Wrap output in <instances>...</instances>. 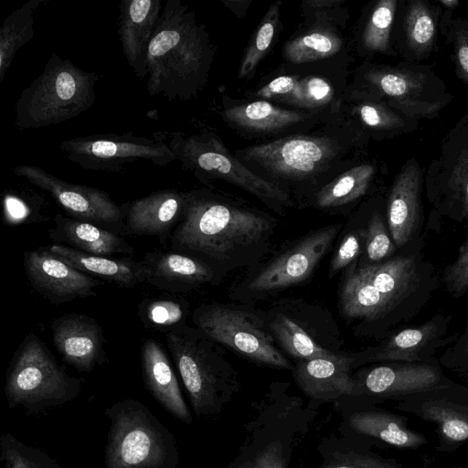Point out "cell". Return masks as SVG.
Here are the masks:
<instances>
[{"label":"cell","mask_w":468,"mask_h":468,"mask_svg":"<svg viewBox=\"0 0 468 468\" xmlns=\"http://www.w3.org/2000/svg\"><path fill=\"white\" fill-rule=\"evenodd\" d=\"M424 245L421 234L392 258L351 270L340 294L342 313L389 335L410 321L440 284L433 264L423 253Z\"/></svg>","instance_id":"6da1fadb"},{"label":"cell","mask_w":468,"mask_h":468,"mask_svg":"<svg viewBox=\"0 0 468 468\" xmlns=\"http://www.w3.org/2000/svg\"><path fill=\"white\" fill-rule=\"evenodd\" d=\"M210 50L205 30L180 0H166L147 49V90L172 101L203 85Z\"/></svg>","instance_id":"7a4b0ae2"},{"label":"cell","mask_w":468,"mask_h":468,"mask_svg":"<svg viewBox=\"0 0 468 468\" xmlns=\"http://www.w3.org/2000/svg\"><path fill=\"white\" fill-rule=\"evenodd\" d=\"M185 199L183 218L170 237L171 250L207 262L227 261L271 233V222L253 211L221 203L201 191L185 192Z\"/></svg>","instance_id":"3957f363"},{"label":"cell","mask_w":468,"mask_h":468,"mask_svg":"<svg viewBox=\"0 0 468 468\" xmlns=\"http://www.w3.org/2000/svg\"><path fill=\"white\" fill-rule=\"evenodd\" d=\"M99 76L53 51L41 74L25 88L15 105L19 130L60 123L89 110L96 100Z\"/></svg>","instance_id":"277c9868"},{"label":"cell","mask_w":468,"mask_h":468,"mask_svg":"<svg viewBox=\"0 0 468 468\" xmlns=\"http://www.w3.org/2000/svg\"><path fill=\"white\" fill-rule=\"evenodd\" d=\"M105 413L111 421L105 468H177L174 435L142 402L127 399Z\"/></svg>","instance_id":"5b68a950"},{"label":"cell","mask_w":468,"mask_h":468,"mask_svg":"<svg viewBox=\"0 0 468 468\" xmlns=\"http://www.w3.org/2000/svg\"><path fill=\"white\" fill-rule=\"evenodd\" d=\"M82 379L69 376L35 334L26 335L6 372L8 408L18 405L37 413L65 404L80 392Z\"/></svg>","instance_id":"8992f818"},{"label":"cell","mask_w":468,"mask_h":468,"mask_svg":"<svg viewBox=\"0 0 468 468\" xmlns=\"http://www.w3.org/2000/svg\"><path fill=\"white\" fill-rule=\"evenodd\" d=\"M363 81L361 94L419 121L437 118L453 99L443 80L424 64L369 65Z\"/></svg>","instance_id":"52a82bcc"},{"label":"cell","mask_w":468,"mask_h":468,"mask_svg":"<svg viewBox=\"0 0 468 468\" xmlns=\"http://www.w3.org/2000/svg\"><path fill=\"white\" fill-rule=\"evenodd\" d=\"M165 338L196 414L216 413L227 390V377H231L216 343L186 324L165 333Z\"/></svg>","instance_id":"ba28073f"},{"label":"cell","mask_w":468,"mask_h":468,"mask_svg":"<svg viewBox=\"0 0 468 468\" xmlns=\"http://www.w3.org/2000/svg\"><path fill=\"white\" fill-rule=\"evenodd\" d=\"M431 207L426 230L440 231L441 218L468 220V112L451 128L424 174Z\"/></svg>","instance_id":"9c48e42d"},{"label":"cell","mask_w":468,"mask_h":468,"mask_svg":"<svg viewBox=\"0 0 468 468\" xmlns=\"http://www.w3.org/2000/svg\"><path fill=\"white\" fill-rule=\"evenodd\" d=\"M176 161L198 178L218 177L235 184L263 201L289 205L290 198L278 186L247 169L209 133L171 134L168 143Z\"/></svg>","instance_id":"30bf717a"},{"label":"cell","mask_w":468,"mask_h":468,"mask_svg":"<svg viewBox=\"0 0 468 468\" xmlns=\"http://www.w3.org/2000/svg\"><path fill=\"white\" fill-rule=\"evenodd\" d=\"M59 151L83 169L120 172L128 164L148 162L165 166L176 157L168 144L160 138L103 133L69 138L58 145Z\"/></svg>","instance_id":"8fae6325"},{"label":"cell","mask_w":468,"mask_h":468,"mask_svg":"<svg viewBox=\"0 0 468 468\" xmlns=\"http://www.w3.org/2000/svg\"><path fill=\"white\" fill-rule=\"evenodd\" d=\"M193 322L202 334L260 364L290 368L291 364L273 339L250 314L230 307L211 304L197 308Z\"/></svg>","instance_id":"7c38bea8"},{"label":"cell","mask_w":468,"mask_h":468,"mask_svg":"<svg viewBox=\"0 0 468 468\" xmlns=\"http://www.w3.org/2000/svg\"><path fill=\"white\" fill-rule=\"evenodd\" d=\"M13 172L49 193L70 218L99 225L111 231L125 227L122 219L126 206H118L101 189L64 181L31 165H17Z\"/></svg>","instance_id":"4fadbf2b"},{"label":"cell","mask_w":468,"mask_h":468,"mask_svg":"<svg viewBox=\"0 0 468 468\" xmlns=\"http://www.w3.org/2000/svg\"><path fill=\"white\" fill-rule=\"evenodd\" d=\"M339 152L328 137L290 136L247 148L244 158L284 178H303L324 168Z\"/></svg>","instance_id":"5bb4252c"},{"label":"cell","mask_w":468,"mask_h":468,"mask_svg":"<svg viewBox=\"0 0 468 468\" xmlns=\"http://www.w3.org/2000/svg\"><path fill=\"white\" fill-rule=\"evenodd\" d=\"M24 266L30 285L55 304L94 296L95 289L103 284L63 261L48 249L27 251Z\"/></svg>","instance_id":"9a60e30c"},{"label":"cell","mask_w":468,"mask_h":468,"mask_svg":"<svg viewBox=\"0 0 468 468\" xmlns=\"http://www.w3.org/2000/svg\"><path fill=\"white\" fill-rule=\"evenodd\" d=\"M341 226H329L302 239L269 263L249 284L252 292H270L294 285L311 275L325 254Z\"/></svg>","instance_id":"2e32d148"},{"label":"cell","mask_w":468,"mask_h":468,"mask_svg":"<svg viewBox=\"0 0 468 468\" xmlns=\"http://www.w3.org/2000/svg\"><path fill=\"white\" fill-rule=\"evenodd\" d=\"M423 185V170L418 160L410 157L395 176L386 205L388 228L398 250L405 248L421 235Z\"/></svg>","instance_id":"e0dca14e"},{"label":"cell","mask_w":468,"mask_h":468,"mask_svg":"<svg viewBox=\"0 0 468 468\" xmlns=\"http://www.w3.org/2000/svg\"><path fill=\"white\" fill-rule=\"evenodd\" d=\"M441 14L437 1L399 0L392 41L403 61L420 64L435 51Z\"/></svg>","instance_id":"ac0fdd59"},{"label":"cell","mask_w":468,"mask_h":468,"mask_svg":"<svg viewBox=\"0 0 468 468\" xmlns=\"http://www.w3.org/2000/svg\"><path fill=\"white\" fill-rule=\"evenodd\" d=\"M451 314H437L424 323L400 328L367 355L371 361L430 362L439 349L454 341L458 334L449 335Z\"/></svg>","instance_id":"d6986e66"},{"label":"cell","mask_w":468,"mask_h":468,"mask_svg":"<svg viewBox=\"0 0 468 468\" xmlns=\"http://www.w3.org/2000/svg\"><path fill=\"white\" fill-rule=\"evenodd\" d=\"M53 343L62 359L78 371L90 372L105 358V338L100 324L91 317L64 314L52 324Z\"/></svg>","instance_id":"ffe728a7"},{"label":"cell","mask_w":468,"mask_h":468,"mask_svg":"<svg viewBox=\"0 0 468 468\" xmlns=\"http://www.w3.org/2000/svg\"><path fill=\"white\" fill-rule=\"evenodd\" d=\"M161 0H122L117 33L123 55L135 76L147 75V49L162 13Z\"/></svg>","instance_id":"44dd1931"},{"label":"cell","mask_w":468,"mask_h":468,"mask_svg":"<svg viewBox=\"0 0 468 468\" xmlns=\"http://www.w3.org/2000/svg\"><path fill=\"white\" fill-rule=\"evenodd\" d=\"M185 192L162 189L126 205L125 232L156 236L162 241L183 218Z\"/></svg>","instance_id":"7402d4cb"},{"label":"cell","mask_w":468,"mask_h":468,"mask_svg":"<svg viewBox=\"0 0 468 468\" xmlns=\"http://www.w3.org/2000/svg\"><path fill=\"white\" fill-rule=\"evenodd\" d=\"M142 261L146 268L145 282L169 292H186L215 278L208 262L175 250L148 252Z\"/></svg>","instance_id":"603a6c76"},{"label":"cell","mask_w":468,"mask_h":468,"mask_svg":"<svg viewBox=\"0 0 468 468\" xmlns=\"http://www.w3.org/2000/svg\"><path fill=\"white\" fill-rule=\"evenodd\" d=\"M443 382L437 360L430 362H387L365 376L367 391L380 396L405 395L431 391Z\"/></svg>","instance_id":"cb8c5ba5"},{"label":"cell","mask_w":468,"mask_h":468,"mask_svg":"<svg viewBox=\"0 0 468 468\" xmlns=\"http://www.w3.org/2000/svg\"><path fill=\"white\" fill-rule=\"evenodd\" d=\"M142 367L145 388L172 415L190 424L192 415L182 396L176 376L162 346L146 339L142 346Z\"/></svg>","instance_id":"d4e9b609"},{"label":"cell","mask_w":468,"mask_h":468,"mask_svg":"<svg viewBox=\"0 0 468 468\" xmlns=\"http://www.w3.org/2000/svg\"><path fill=\"white\" fill-rule=\"evenodd\" d=\"M349 363V359L302 360L294 369V379L303 392L314 399L329 401L356 395L359 386L350 376Z\"/></svg>","instance_id":"484cf974"},{"label":"cell","mask_w":468,"mask_h":468,"mask_svg":"<svg viewBox=\"0 0 468 468\" xmlns=\"http://www.w3.org/2000/svg\"><path fill=\"white\" fill-rule=\"evenodd\" d=\"M48 235L56 244L97 256L133 253V246L124 239L99 225L61 214H57Z\"/></svg>","instance_id":"4316f807"},{"label":"cell","mask_w":468,"mask_h":468,"mask_svg":"<svg viewBox=\"0 0 468 468\" xmlns=\"http://www.w3.org/2000/svg\"><path fill=\"white\" fill-rule=\"evenodd\" d=\"M48 249L75 269L121 287L133 288L146 280V268L143 261H134L129 257L91 255L60 244H53Z\"/></svg>","instance_id":"83f0119b"},{"label":"cell","mask_w":468,"mask_h":468,"mask_svg":"<svg viewBox=\"0 0 468 468\" xmlns=\"http://www.w3.org/2000/svg\"><path fill=\"white\" fill-rule=\"evenodd\" d=\"M225 118L237 126L254 132H271L300 122L310 114L276 107L265 101L229 108Z\"/></svg>","instance_id":"f1b7e54d"},{"label":"cell","mask_w":468,"mask_h":468,"mask_svg":"<svg viewBox=\"0 0 468 468\" xmlns=\"http://www.w3.org/2000/svg\"><path fill=\"white\" fill-rule=\"evenodd\" d=\"M45 0H28L7 16L0 27V83L16 53L34 37V15Z\"/></svg>","instance_id":"f546056e"},{"label":"cell","mask_w":468,"mask_h":468,"mask_svg":"<svg viewBox=\"0 0 468 468\" xmlns=\"http://www.w3.org/2000/svg\"><path fill=\"white\" fill-rule=\"evenodd\" d=\"M361 95L362 101L354 108V112L377 137L391 138L418 129L419 120L405 115L381 100Z\"/></svg>","instance_id":"4dcf8cb0"},{"label":"cell","mask_w":468,"mask_h":468,"mask_svg":"<svg viewBox=\"0 0 468 468\" xmlns=\"http://www.w3.org/2000/svg\"><path fill=\"white\" fill-rule=\"evenodd\" d=\"M349 423L359 433L399 447H416L425 441L424 438L408 430L399 420L382 412H356L350 416Z\"/></svg>","instance_id":"1f68e13d"},{"label":"cell","mask_w":468,"mask_h":468,"mask_svg":"<svg viewBox=\"0 0 468 468\" xmlns=\"http://www.w3.org/2000/svg\"><path fill=\"white\" fill-rule=\"evenodd\" d=\"M399 0H380L374 4L365 23L361 41L368 53L397 56L392 32Z\"/></svg>","instance_id":"d6a6232c"},{"label":"cell","mask_w":468,"mask_h":468,"mask_svg":"<svg viewBox=\"0 0 468 468\" xmlns=\"http://www.w3.org/2000/svg\"><path fill=\"white\" fill-rule=\"evenodd\" d=\"M375 175V167L363 164L343 173L325 186L316 197L320 207H332L352 202L365 195Z\"/></svg>","instance_id":"836d02e7"},{"label":"cell","mask_w":468,"mask_h":468,"mask_svg":"<svg viewBox=\"0 0 468 468\" xmlns=\"http://www.w3.org/2000/svg\"><path fill=\"white\" fill-rule=\"evenodd\" d=\"M270 327L282 346L292 356L303 360L326 358L342 361L348 359L319 346L302 327L283 314L278 315L271 323Z\"/></svg>","instance_id":"e575fe53"},{"label":"cell","mask_w":468,"mask_h":468,"mask_svg":"<svg viewBox=\"0 0 468 468\" xmlns=\"http://www.w3.org/2000/svg\"><path fill=\"white\" fill-rule=\"evenodd\" d=\"M340 37L330 30L319 28L289 41L284 48L285 58L293 63L322 59L338 52Z\"/></svg>","instance_id":"d590c367"},{"label":"cell","mask_w":468,"mask_h":468,"mask_svg":"<svg viewBox=\"0 0 468 468\" xmlns=\"http://www.w3.org/2000/svg\"><path fill=\"white\" fill-rule=\"evenodd\" d=\"M186 313L183 301L174 298H146L138 306L144 326L164 333L185 324Z\"/></svg>","instance_id":"8d00e7d4"},{"label":"cell","mask_w":468,"mask_h":468,"mask_svg":"<svg viewBox=\"0 0 468 468\" xmlns=\"http://www.w3.org/2000/svg\"><path fill=\"white\" fill-rule=\"evenodd\" d=\"M0 452L5 468H61L48 454L20 441L11 433L1 435Z\"/></svg>","instance_id":"74e56055"},{"label":"cell","mask_w":468,"mask_h":468,"mask_svg":"<svg viewBox=\"0 0 468 468\" xmlns=\"http://www.w3.org/2000/svg\"><path fill=\"white\" fill-rule=\"evenodd\" d=\"M280 5L281 1L273 3L259 25L243 56L238 72L239 79L250 74L269 49L279 21Z\"/></svg>","instance_id":"f35d334b"},{"label":"cell","mask_w":468,"mask_h":468,"mask_svg":"<svg viewBox=\"0 0 468 468\" xmlns=\"http://www.w3.org/2000/svg\"><path fill=\"white\" fill-rule=\"evenodd\" d=\"M365 264H376L392 258L398 250L389 233L386 217L374 211L366 229Z\"/></svg>","instance_id":"ab89813d"},{"label":"cell","mask_w":468,"mask_h":468,"mask_svg":"<svg viewBox=\"0 0 468 468\" xmlns=\"http://www.w3.org/2000/svg\"><path fill=\"white\" fill-rule=\"evenodd\" d=\"M443 38L456 76L468 83V17H454Z\"/></svg>","instance_id":"60d3db41"},{"label":"cell","mask_w":468,"mask_h":468,"mask_svg":"<svg viewBox=\"0 0 468 468\" xmlns=\"http://www.w3.org/2000/svg\"><path fill=\"white\" fill-rule=\"evenodd\" d=\"M441 282L454 298L468 292V236L460 246L454 261L444 267Z\"/></svg>","instance_id":"b9f144b4"},{"label":"cell","mask_w":468,"mask_h":468,"mask_svg":"<svg viewBox=\"0 0 468 468\" xmlns=\"http://www.w3.org/2000/svg\"><path fill=\"white\" fill-rule=\"evenodd\" d=\"M440 362L468 377V313L462 334L445 347Z\"/></svg>","instance_id":"7bdbcfd3"},{"label":"cell","mask_w":468,"mask_h":468,"mask_svg":"<svg viewBox=\"0 0 468 468\" xmlns=\"http://www.w3.org/2000/svg\"><path fill=\"white\" fill-rule=\"evenodd\" d=\"M280 441H271L234 468H286Z\"/></svg>","instance_id":"ee69618b"},{"label":"cell","mask_w":468,"mask_h":468,"mask_svg":"<svg viewBox=\"0 0 468 468\" xmlns=\"http://www.w3.org/2000/svg\"><path fill=\"white\" fill-rule=\"evenodd\" d=\"M366 229L347 234L342 240L330 265V271L335 272L354 261L365 247Z\"/></svg>","instance_id":"f6af8a7d"},{"label":"cell","mask_w":468,"mask_h":468,"mask_svg":"<svg viewBox=\"0 0 468 468\" xmlns=\"http://www.w3.org/2000/svg\"><path fill=\"white\" fill-rule=\"evenodd\" d=\"M257 94L265 98L282 97L303 105L301 81L292 76H281L272 80L263 86Z\"/></svg>","instance_id":"bcb514c9"},{"label":"cell","mask_w":468,"mask_h":468,"mask_svg":"<svg viewBox=\"0 0 468 468\" xmlns=\"http://www.w3.org/2000/svg\"><path fill=\"white\" fill-rule=\"evenodd\" d=\"M432 418L437 419L444 435L452 441H464L468 438V421L462 416L441 409H432Z\"/></svg>","instance_id":"7dc6e473"},{"label":"cell","mask_w":468,"mask_h":468,"mask_svg":"<svg viewBox=\"0 0 468 468\" xmlns=\"http://www.w3.org/2000/svg\"><path fill=\"white\" fill-rule=\"evenodd\" d=\"M303 92V105L319 106L328 102L333 96V90L330 84L316 77L309 78L301 81Z\"/></svg>","instance_id":"c3c4849f"},{"label":"cell","mask_w":468,"mask_h":468,"mask_svg":"<svg viewBox=\"0 0 468 468\" xmlns=\"http://www.w3.org/2000/svg\"><path fill=\"white\" fill-rule=\"evenodd\" d=\"M321 468H399L390 463L357 453L340 454Z\"/></svg>","instance_id":"681fc988"},{"label":"cell","mask_w":468,"mask_h":468,"mask_svg":"<svg viewBox=\"0 0 468 468\" xmlns=\"http://www.w3.org/2000/svg\"><path fill=\"white\" fill-rule=\"evenodd\" d=\"M438 4L441 7V14L440 17V35L443 37L452 21L453 13L459 6V0H438Z\"/></svg>","instance_id":"f907efd6"},{"label":"cell","mask_w":468,"mask_h":468,"mask_svg":"<svg viewBox=\"0 0 468 468\" xmlns=\"http://www.w3.org/2000/svg\"><path fill=\"white\" fill-rule=\"evenodd\" d=\"M310 5H313L314 7H321L322 5H334L340 4L339 1H310L308 2Z\"/></svg>","instance_id":"816d5d0a"}]
</instances>
